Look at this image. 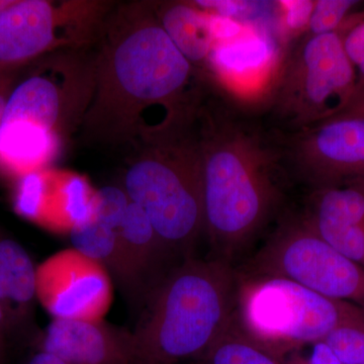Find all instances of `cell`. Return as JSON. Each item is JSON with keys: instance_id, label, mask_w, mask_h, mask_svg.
Returning a JSON list of instances; mask_svg holds the SVG:
<instances>
[{"instance_id": "1", "label": "cell", "mask_w": 364, "mask_h": 364, "mask_svg": "<svg viewBox=\"0 0 364 364\" xmlns=\"http://www.w3.org/2000/svg\"><path fill=\"white\" fill-rule=\"evenodd\" d=\"M95 92L83 142L134 150L193 123L205 98L203 73L173 44L153 1L114 2L95 45Z\"/></svg>"}, {"instance_id": "2", "label": "cell", "mask_w": 364, "mask_h": 364, "mask_svg": "<svg viewBox=\"0 0 364 364\" xmlns=\"http://www.w3.org/2000/svg\"><path fill=\"white\" fill-rule=\"evenodd\" d=\"M202 171L205 233L231 263L282 203L280 148L264 131L205 95L193 122Z\"/></svg>"}, {"instance_id": "3", "label": "cell", "mask_w": 364, "mask_h": 364, "mask_svg": "<svg viewBox=\"0 0 364 364\" xmlns=\"http://www.w3.org/2000/svg\"><path fill=\"white\" fill-rule=\"evenodd\" d=\"M93 45L45 55L16 80L0 127V166L20 177L39 172L78 134L95 92Z\"/></svg>"}, {"instance_id": "4", "label": "cell", "mask_w": 364, "mask_h": 364, "mask_svg": "<svg viewBox=\"0 0 364 364\" xmlns=\"http://www.w3.org/2000/svg\"><path fill=\"white\" fill-rule=\"evenodd\" d=\"M238 284L221 258L189 257L172 267L141 306L132 331L135 363L198 360L235 318Z\"/></svg>"}, {"instance_id": "5", "label": "cell", "mask_w": 364, "mask_h": 364, "mask_svg": "<svg viewBox=\"0 0 364 364\" xmlns=\"http://www.w3.org/2000/svg\"><path fill=\"white\" fill-rule=\"evenodd\" d=\"M129 158L123 183L127 196L142 208L176 262L193 257L205 233L202 171L193 123L141 143Z\"/></svg>"}, {"instance_id": "6", "label": "cell", "mask_w": 364, "mask_h": 364, "mask_svg": "<svg viewBox=\"0 0 364 364\" xmlns=\"http://www.w3.org/2000/svg\"><path fill=\"white\" fill-rule=\"evenodd\" d=\"M364 309L321 296L291 280L251 277L238 284L236 318L251 338L282 358L299 347L322 341Z\"/></svg>"}, {"instance_id": "7", "label": "cell", "mask_w": 364, "mask_h": 364, "mask_svg": "<svg viewBox=\"0 0 364 364\" xmlns=\"http://www.w3.org/2000/svg\"><path fill=\"white\" fill-rule=\"evenodd\" d=\"M358 85L338 33L308 35L289 55L272 93L274 119L291 132L337 116Z\"/></svg>"}, {"instance_id": "8", "label": "cell", "mask_w": 364, "mask_h": 364, "mask_svg": "<svg viewBox=\"0 0 364 364\" xmlns=\"http://www.w3.org/2000/svg\"><path fill=\"white\" fill-rule=\"evenodd\" d=\"M114 4L16 0L0 13V78L50 53L92 46Z\"/></svg>"}, {"instance_id": "9", "label": "cell", "mask_w": 364, "mask_h": 364, "mask_svg": "<svg viewBox=\"0 0 364 364\" xmlns=\"http://www.w3.org/2000/svg\"><path fill=\"white\" fill-rule=\"evenodd\" d=\"M248 275L291 280L326 298L364 309V267L333 248L304 217L280 224L251 260Z\"/></svg>"}, {"instance_id": "10", "label": "cell", "mask_w": 364, "mask_h": 364, "mask_svg": "<svg viewBox=\"0 0 364 364\" xmlns=\"http://www.w3.org/2000/svg\"><path fill=\"white\" fill-rule=\"evenodd\" d=\"M284 151L315 188L364 181V117L324 119L293 134Z\"/></svg>"}, {"instance_id": "11", "label": "cell", "mask_w": 364, "mask_h": 364, "mask_svg": "<svg viewBox=\"0 0 364 364\" xmlns=\"http://www.w3.org/2000/svg\"><path fill=\"white\" fill-rule=\"evenodd\" d=\"M112 293L109 272L76 249L59 251L37 267L38 303L54 318L104 320Z\"/></svg>"}, {"instance_id": "12", "label": "cell", "mask_w": 364, "mask_h": 364, "mask_svg": "<svg viewBox=\"0 0 364 364\" xmlns=\"http://www.w3.org/2000/svg\"><path fill=\"white\" fill-rule=\"evenodd\" d=\"M130 203L126 191L109 186L98 189L90 215L71 228L69 236L74 249L97 261L111 275L131 304L134 289L121 233L124 213Z\"/></svg>"}, {"instance_id": "13", "label": "cell", "mask_w": 364, "mask_h": 364, "mask_svg": "<svg viewBox=\"0 0 364 364\" xmlns=\"http://www.w3.org/2000/svg\"><path fill=\"white\" fill-rule=\"evenodd\" d=\"M38 345L70 364H136L132 331L104 320L53 318Z\"/></svg>"}, {"instance_id": "14", "label": "cell", "mask_w": 364, "mask_h": 364, "mask_svg": "<svg viewBox=\"0 0 364 364\" xmlns=\"http://www.w3.org/2000/svg\"><path fill=\"white\" fill-rule=\"evenodd\" d=\"M303 217L333 248L364 267V181L315 188Z\"/></svg>"}, {"instance_id": "15", "label": "cell", "mask_w": 364, "mask_h": 364, "mask_svg": "<svg viewBox=\"0 0 364 364\" xmlns=\"http://www.w3.org/2000/svg\"><path fill=\"white\" fill-rule=\"evenodd\" d=\"M37 267L21 244L0 230V308L9 338L33 331Z\"/></svg>"}, {"instance_id": "16", "label": "cell", "mask_w": 364, "mask_h": 364, "mask_svg": "<svg viewBox=\"0 0 364 364\" xmlns=\"http://www.w3.org/2000/svg\"><path fill=\"white\" fill-rule=\"evenodd\" d=\"M121 233L133 282L134 305L141 308L151 291L178 262L160 240L142 208L131 200L124 213Z\"/></svg>"}, {"instance_id": "17", "label": "cell", "mask_w": 364, "mask_h": 364, "mask_svg": "<svg viewBox=\"0 0 364 364\" xmlns=\"http://www.w3.org/2000/svg\"><path fill=\"white\" fill-rule=\"evenodd\" d=\"M153 7L160 25L183 56L198 71L210 66L215 45L210 14L195 2L153 1Z\"/></svg>"}, {"instance_id": "18", "label": "cell", "mask_w": 364, "mask_h": 364, "mask_svg": "<svg viewBox=\"0 0 364 364\" xmlns=\"http://www.w3.org/2000/svg\"><path fill=\"white\" fill-rule=\"evenodd\" d=\"M198 360L200 364H282V358L242 329L236 315Z\"/></svg>"}, {"instance_id": "19", "label": "cell", "mask_w": 364, "mask_h": 364, "mask_svg": "<svg viewBox=\"0 0 364 364\" xmlns=\"http://www.w3.org/2000/svg\"><path fill=\"white\" fill-rule=\"evenodd\" d=\"M343 364H364V314L335 328L323 340Z\"/></svg>"}, {"instance_id": "20", "label": "cell", "mask_w": 364, "mask_h": 364, "mask_svg": "<svg viewBox=\"0 0 364 364\" xmlns=\"http://www.w3.org/2000/svg\"><path fill=\"white\" fill-rule=\"evenodd\" d=\"M358 1L351 0H318L315 1L312 16L309 21V35H324L336 32L352 7Z\"/></svg>"}, {"instance_id": "21", "label": "cell", "mask_w": 364, "mask_h": 364, "mask_svg": "<svg viewBox=\"0 0 364 364\" xmlns=\"http://www.w3.org/2000/svg\"><path fill=\"white\" fill-rule=\"evenodd\" d=\"M282 4L287 26L291 30H299L309 25L315 1H284Z\"/></svg>"}, {"instance_id": "22", "label": "cell", "mask_w": 364, "mask_h": 364, "mask_svg": "<svg viewBox=\"0 0 364 364\" xmlns=\"http://www.w3.org/2000/svg\"><path fill=\"white\" fill-rule=\"evenodd\" d=\"M342 39L347 57L354 67H358L364 61V21L351 28Z\"/></svg>"}, {"instance_id": "23", "label": "cell", "mask_w": 364, "mask_h": 364, "mask_svg": "<svg viewBox=\"0 0 364 364\" xmlns=\"http://www.w3.org/2000/svg\"><path fill=\"white\" fill-rule=\"evenodd\" d=\"M195 4L208 13L225 18L245 13L252 4L245 1H195Z\"/></svg>"}, {"instance_id": "24", "label": "cell", "mask_w": 364, "mask_h": 364, "mask_svg": "<svg viewBox=\"0 0 364 364\" xmlns=\"http://www.w3.org/2000/svg\"><path fill=\"white\" fill-rule=\"evenodd\" d=\"M296 364H343L325 341L311 344V350L305 358H298Z\"/></svg>"}, {"instance_id": "25", "label": "cell", "mask_w": 364, "mask_h": 364, "mask_svg": "<svg viewBox=\"0 0 364 364\" xmlns=\"http://www.w3.org/2000/svg\"><path fill=\"white\" fill-rule=\"evenodd\" d=\"M338 114L364 117V83H358L355 92H354L350 102Z\"/></svg>"}, {"instance_id": "26", "label": "cell", "mask_w": 364, "mask_h": 364, "mask_svg": "<svg viewBox=\"0 0 364 364\" xmlns=\"http://www.w3.org/2000/svg\"><path fill=\"white\" fill-rule=\"evenodd\" d=\"M18 74H20V71L13 72V73L6 74L0 78V127H1L7 98L18 80Z\"/></svg>"}, {"instance_id": "27", "label": "cell", "mask_w": 364, "mask_h": 364, "mask_svg": "<svg viewBox=\"0 0 364 364\" xmlns=\"http://www.w3.org/2000/svg\"><path fill=\"white\" fill-rule=\"evenodd\" d=\"M9 340L11 338L7 331L6 318L0 308V364H7Z\"/></svg>"}, {"instance_id": "28", "label": "cell", "mask_w": 364, "mask_h": 364, "mask_svg": "<svg viewBox=\"0 0 364 364\" xmlns=\"http://www.w3.org/2000/svg\"><path fill=\"white\" fill-rule=\"evenodd\" d=\"M26 364H70L64 360V359L60 358L59 356L54 355V354L50 353V352L40 350L36 353H33L28 360L26 361Z\"/></svg>"}, {"instance_id": "29", "label": "cell", "mask_w": 364, "mask_h": 364, "mask_svg": "<svg viewBox=\"0 0 364 364\" xmlns=\"http://www.w3.org/2000/svg\"><path fill=\"white\" fill-rule=\"evenodd\" d=\"M16 1V0H0V13L6 11L9 6H13Z\"/></svg>"}, {"instance_id": "30", "label": "cell", "mask_w": 364, "mask_h": 364, "mask_svg": "<svg viewBox=\"0 0 364 364\" xmlns=\"http://www.w3.org/2000/svg\"><path fill=\"white\" fill-rule=\"evenodd\" d=\"M358 69L359 78L358 79V83H364V61L358 66Z\"/></svg>"}]
</instances>
